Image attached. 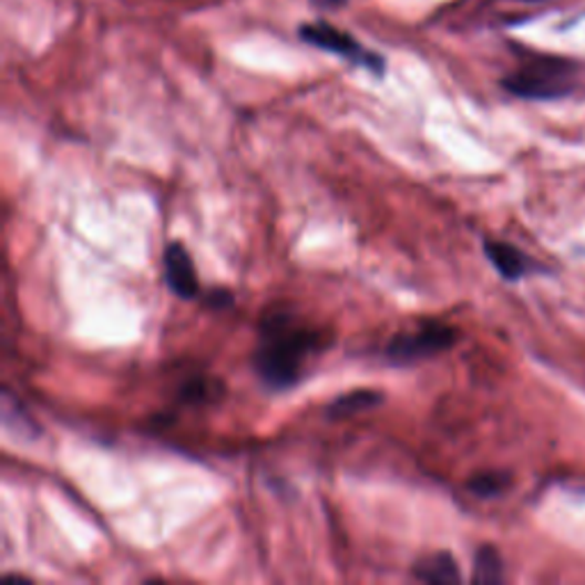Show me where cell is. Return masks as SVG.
I'll list each match as a JSON object with an SVG mask.
<instances>
[{"instance_id": "6da1fadb", "label": "cell", "mask_w": 585, "mask_h": 585, "mask_svg": "<svg viewBox=\"0 0 585 585\" xmlns=\"http://www.w3.org/2000/svg\"><path fill=\"white\" fill-rule=\"evenodd\" d=\"M329 339L290 311H268L259 325V346L254 350V371L270 391L296 387L307 361L327 350Z\"/></svg>"}, {"instance_id": "7a4b0ae2", "label": "cell", "mask_w": 585, "mask_h": 585, "mask_svg": "<svg viewBox=\"0 0 585 585\" xmlns=\"http://www.w3.org/2000/svg\"><path fill=\"white\" fill-rule=\"evenodd\" d=\"M572 66L563 60L537 58L503 79V88L520 99L548 101L567 96L572 90Z\"/></svg>"}, {"instance_id": "3957f363", "label": "cell", "mask_w": 585, "mask_h": 585, "mask_svg": "<svg viewBox=\"0 0 585 585\" xmlns=\"http://www.w3.org/2000/svg\"><path fill=\"white\" fill-rule=\"evenodd\" d=\"M458 337L460 335L455 327L439 320H430V322H421L414 332H398L387 343L384 355L396 366H410L430 359L439 352L451 350Z\"/></svg>"}, {"instance_id": "277c9868", "label": "cell", "mask_w": 585, "mask_h": 585, "mask_svg": "<svg viewBox=\"0 0 585 585\" xmlns=\"http://www.w3.org/2000/svg\"><path fill=\"white\" fill-rule=\"evenodd\" d=\"M300 37L316 47V49H322V51H329V53H337L341 58H348L366 69H371L373 73H382L384 71V60L376 53H369L363 51L352 37L348 32H341L339 28L329 25V23H307L300 28Z\"/></svg>"}, {"instance_id": "5b68a950", "label": "cell", "mask_w": 585, "mask_h": 585, "mask_svg": "<svg viewBox=\"0 0 585 585\" xmlns=\"http://www.w3.org/2000/svg\"><path fill=\"white\" fill-rule=\"evenodd\" d=\"M163 268H165V281L176 298L183 300L199 298L202 286L197 279L193 256L186 245L172 240L163 252Z\"/></svg>"}, {"instance_id": "8992f818", "label": "cell", "mask_w": 585, "mask_h": 585, "mask_svg": "<svg viewBox=\"0 0 585 585\" xmlns=\"http://www.w3.org/2000/svg\"><path fill=\"white\" fill-rule=\"evenodd\" d=\"M483 249H485V256L490 259V264L507 281L522 279L528 273V268H531V264L526 259V254H522L515 245H510V243L485 240L483 243Z\"/></svg>"}, {"instance_id": "52a82bcc", "label": "cell", "mask_w": 585, "mask_h": 585, "mask_svg": "<svg viewBox=\"0 0 585 585\" xmlns=\"http://www.w3.org/2000/svg\"><path fill=\"white\" fill-rule=\"evenodd\" d=\"M414 578L423 583H460V565L455 563L453 554L449 552H434L430 556H423L412 567Z\"/></svg>"}, {"instance_id": "ba28073f", "label": "cell", "mask_w": 585, "mask_h": 585, "mask_svg": "<svg viewBox=\"0 0 585 585\" xmlns=\"http://www.w3.org/2000/svg\"><path fill=\"white\" fill-rule=\"evenodd\" d=\"M384 400V393L382 391H376V389H355V391H348L339 398H335L332 402H329L327 408V419L332 421H339V419H348L352 414H359V412H366V410H373V408H380Z\"/></svg>"}, {"instance_id": "9c48e42d", "label": "cell", "mask_w": 585, "mask_h": 585, "mask_svg": "<svg viewBox=\"0 0 585 585\" xmlns=\"http://www.w3.org/2000/svg\"><path fill=\"white\" fill-rule=\"evenodd\" d=\"M475 583H501L503 581V561L494 546L485 544L473 556V576Z\"/></svg>"}, {"instance_id": "30bf717a", "label": "cell", "mask_w": 585, "mask_h": 585, "mask_svg": "<svg viewBox=\"0 0 585 585\" xmlns=\"http://www.w3.org/2000/svg\"><path fill=\"white\" fill-rule=\"evenodd\" d=\"M510 483L512 479L505 471H481V473L471 475L466 490L479 499H492V496L503 494L510 488Z\"/></svg>"}, {"instance_id": "8fae6325", "label": "cell", "mask_w": 585, "mask_h": 585, "mask_svg": "<svg viewBox=\"0 0 585 585\" xmlns=\"http://www.w3.org/2000/svg\"><path fill=\"white\" fill-rule=\"evenodd\" d=\"M219 391H223V382H215L208 378H195L181 387V400L206 402V400H215Z\"/></svg>"}, {"instance_id": "7c38bea8", "label": "cell", "mask_w": 585, "mask_h": 585, "mask_svg": "<svg viewBox=\"0 0 585 585\" xmlns=\"http://www.w3.org/2000/svg\"><path fill=\"white\" fill-rule=\"evenodd\" d=\"M208 307L213 309H225V307H232L234 305V296L229 290L225 288H213L206 292V300H204Z\"/></svg>"}, {"instance_id": "4fadbf2b", "label": "cell", "mask_w": 585, "mask_h": 585, "mask_svg": "<svg viewBox=\"0 0 585 585\" xmlns=\"http://www.w3.org/2000/svg\"><path fill=\"white\" fill-rule=\"evenodd\" d=\"M314 3L318 8H327V10H335V8H341L346 0H314Z\"/></svg>"}]
</instances>
